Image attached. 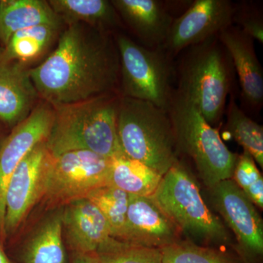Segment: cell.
<instances>
[{
	"label": "cell",
	"instance_id": "6da1fadb",
	"mask_svg": "<svg viewBox=\"0 0 263 263\" xmlns=\"http://www.w3.org/2000/svg\"><path fill=\"white\" fill-rule=\"evenodd\" d=\"M30 76L40 98L53 107L119 93L115 37L88 24H68L54 51Z\"/></svg>",
	"mask_w": 263,
	"mask_h": 263
},
{
	"label": "cell",
	"instance_id": "7a4b0ae2",
	"mask_svg": "<svg viewBox=\"0 0 263 263\" xmlns=\"http://www.w3.org/2000/svg\"><path fill=\"white\" fill-rule=\"evenodd\" d=\"M120 95L112 93L81 103L53 107L46 146L52 155L86 150L113 158L122 154L117 135Z\"/></svg>",
	"mask_w": 263,
	"mask_h": 263
},
{
	"label": "cell",
	"instance_id": "3957f363",
	"mask_svg": "<svg viewBox=\"0 0 263 263\" xmlns=\"http://www.w3.org/2000/svg\"><path fill=\"white\" fill-rule=\"evenodd\" d=\"M178 65L179 94L191 101L211 125L221 122L231 93L234 67L217 36L186 48Z\"/></svg>",
	"mask_w": 263,
	"mask_h": 263
},
{
	"label": "cell",
	"instance_id": "277c9868",
	"mask_svg": "<svg viewBox=\"0 0 263 263\" xmlns=\"http://www.w3.org/2000/svg\"><path fill=\"white\" fill-rule=\"evenodd\" d=\"M186 239L206 247H235L230 230L211 211L196 180L179 161L162 176L152 196Z\"/></svg>",
	"mask_w": 263,
	"mask_h": 263
},
{
	"label": "cell",
	"instance_id": "5b68a950",
	"mask_svg": "<svg viewBox=\"0 0 263 263\" xmlns=\"http://www.w3.org/2000/svg\"><path fill=\"white\" fill-rule=\"evenodd\" d=\"M117 135L124 155L162 176L179 161L168 112L153 104L120 96Z\"/></svg>",
	"mask_w": 263,
	"mask_h": 263
},
{
	"label": "cell",
	"instance_id": "8992f818",
	"mask_svg": "<svg viewBox=\"0 0 263 263\" xmlns=\"http://www.w3.org/2000/svg\"><path fill=\"white\" fill-rule=\"evenodd\" d=\"M167 112L179 155L183 154L193 161L207 188L231 179L238 155L228 148L218 129L197 107L174 90Z\"/></svg>",
	"mask_w": 263,
	"mask_h": 263
},
{
	"label": "cell",
	"instance_id": "52a82bcc",
	"mask_svg": "<svg viewBox=\"0 0 263 263\" xmlns=\"http://www.w3.org/2000/svg\"><path fill=\"white\" fill-rule=\"evenodd\" d=\"M114 37L120 62V96L167 110L175 90L173 59L162 48L146 47L126 34L119 33Z\"/></svg>",
	"mask_w": 263,
	"mask_h": 263
},
{
	"label": "cell",
	"instance_id": "ba28073f",
	"mask_svg": "<svg viewBox=\"0 0 263 263\" xmlns=\"http://www.w3.org/2000/svg\"><path fill=\"white\" fill-rule=\"evenodd\" d=\"M112 158L86 150L53 156L49 152L43 197L52 205L65 206L110 184Z\"/></svg>",
	"mask_w": 263,
	"mask_h": 263
},
{
	"label": "cell",
	"instance_id": "9c48e42d",
	"mask_svg": "<svg viewBox=\"0 0 263 263\" xmlns=\"http://www.w3.org/2000/svg\"><path fill=\"white\" fill-rule=\"evenodd\" d=\"M208 190L214 209L234 235L235 249L243 262L258 260L263 254V221L257 207L233 179Z\"/></svg>",
	"mask_w": 263,
	"mask_h": 263
},
{
	"label": "cell",
	"instance_id": "30bf717a",
	"mask_svg": "<svg viewBox=\"0 0 263 263\" xmlns=\"http://www.w3.org/2000/svg\"><path fill=\"white\" fill-rule=\"evenodd\" d=\"M235 5L230 0H195L174 19L161 48L174 59L186 48L217 36L233 24Z\"/></svg>",
	"mask_w": 263,
	"mask_h": 263
},
{
	"label": "cell",
	"instance_id": "8fae6325",
	"mask_svg": "<svg viewBox=\"0 0 263 263\" xmlns=\"http://www.w3.org/2000/svg\"><path fill=\"white\" fill-rule=\"evenodd\" d=\"M46 141L24 159L10 177L5 200V239L16 233L32 208L43 198L49 152Z\"/></svg>",
	"mask_w": 263,
	"mask_h": 263
},
{
	"label": "cell",
	"instance_id": "7c38bea8",
	"mask_svg": "<svg viewBox=\"0 0 263 263\" xmlns=\"http://www.w3.org/2000/svg\"><path fill=\"white\" fill-rule=\"evenodd\" d=\"M53 120V106L42 101L8 133L0 146V242L5 240V200L10 177L20 162L37 145L46 141Z\"/></svg>",
	"mask_w": 263,
	"mask_h": 263
},
{
	"label": "cell",
	"instance_id": "4fadbf2b",
	"mask_svg": "<svg viewBox=\"0 0 263 263\" xmlns=\"http://www.w3.org/2000/svg\"><path fill=\"white\" fill-rule=\"evenodd\" d=\"M179 228L152 197L131 195L122 241L162 249L182 239Z\"/></svg>",
	"mask_w": 263,
	"mask_h": 263
},
{
	"label": "cell",
	"instance_id": "5bb4252c",
	"mask_svg": "<svg viewBox=\"0 0 263 263\" xmlns=\"http://www.w3.org/2000/svg\"><path fill=\"white\" fill-rule=\"evenodd\" d=\"M233 62L239 81L242 102L252 112H259L263 104V70L254 41L234 24L218 34Z\"/></svg>",
	"mask_w": 263,
	"mask_h": 263
},
{
	"label": "cell",
	"instance_id": "9a60e30c",
	"mask_svg": "<svg viewBox=\"0 0 263 263\" xmlns=\"http://www.w3.org/2000/svg\"><path fill=\"white\" fill-rule=\"evenodd\" d=\"M30 69L0 57V122L10 129L28 117L38 104L40 97Z\"/></svg>",
	"mask_w": 263,
	"mask_h": 263
},
{
	"label": "cell",
	"instance_id": "2e32d148",
	"mask_svg": "<svg viewBox=\"0 0 263 263\" xmlns=\"http://www.w3.org/2000/svg\"><path fill=\"white\" fill-rule=\"evenodd\" d=\"M63 233L75 254H95L109 238L110 226L98 208L87 198L62 208Z\"/></svg>",
	"mask_w": 263,
	"mask_h": 263
},
{
	"label": "cell",
	"instance_id": "e0dca14e",
	"mask_svg": "<svg viewBox=\"0 0 263 263\" xmlns=\"http://www.w3.org/2000/svg\"><path fill=\"white\" fill-rule=\"evenodd\" d=\"M121 20L139 38L143 46L162 47L175 18L159 0H113Z\"/></svg>",
	"mask_w": 263,
	"mask_h": 263
},
{
	"label": "cell",
	"instance_id": "ac0fdd59",
	"mask_svg": "<svg viewBox=\"0 0 263 263\" xmlns=\"http://www.w3.org/2000/svg\"><path fill=\"white\" fill-rule=\"evenodd\" d=\"M62 26L63 22L44 0L0 1V46L22 29L34 26Z\"/></svg>",
	"mask_w": 263,
	"mask_h": 263
},
{
	"label": "cell",
	"instance_id": "d6986e66",
	"mask_svg": "<svg viewBox=\"0 0 263 263\" xmlns=\"http://www.w3.org/2000/svg\"><path fill=\"white\" fill-rule=\"evenodd\" d=\"M52 9L63 24H85L112 33L121 25V18L108 0H49Z\"/></svg>",
	"mask_w": 263,
	"mask_h": 263
},
{
	"label": "cell",
	"instance_id": "ffe728a7",
	"mask_svg": "<svg viewBox=\"0 0 263 263\" xmlns=\"http://www.w3.org/2000/svg\"><path fill=\"white\" fill-rule=\"evenodd\" d=\"M162 176L124 154L112 158L110 184L133 196L152 197Z\"/></svg>",
	"mask_w": 263,
	"mask_h": 263
},
{
	"label": "cell",
	"instance_id": "44dd1931",
	"mask_svg": "<svg viewBox=\"0 0 263 263\" xmlns=\"http://www.w3.org/2000/svg\"><path fill=\"white\" fill-rule=\"evenodd\" d=\"M61 28L62 26L44 24L18 31L0 46V57L27 65L46 53Z\"/></svg>",
	"mask_w": 263,
	"mask_h": 263
},
{
	"label": "cell",
	"instance_id": "7402d4cb",
	"mask_svg": "<svg viewBox=\"0 0 263 263\" xmlns=\"http://www.w3.org/2000/svg\"><path fill=\"white\" fill-rule=\"evenodd\" d=\"M62 208L40 227L26 247L24 263H67L63 240Z\"/></svg>",
	"mask_w": 263,
	"mask_h": 263
},
{
	"label": "cell",
	"instance_id": "603a6c76",
	"mask_svg": "<svg viewBox=\"0 0 263 263\" xmlns=\"http://www.w3.org/2000/svg\"><path fill=\"white\" fill-rule=\"evenodd\" d=\"M226 129L243 151L263 167V127L240 108L232 94L226 109Z\"/></svg>",
	"mask_w": 263,
	"mask_h": 263
},
{
	"label": "cell",
	"instance_id": "cb8c5ba5",
	"mask_svg": "<svg viewBox=\"0 0 263 263\" xmlns=\"http://www.w3.org/2000/svg\"><path fill=\"white\" fill-rule=\"evenodd\" d=\"M131 195L108 184L91 192L86 198L98 208L110 226L111 237L122 240Z\"/></svg>",
	"mask_w": 263,
	"mask_h": 263
},
{
	"label": "cell",
	"instance_id": "d4e9b609",
	"mask_svg": "<svg viewBox=\"0 0 263 263\" xmlns=\"http://www.w3.org/2000/svg\"><path fill=\"white\" fill-rule=\"evenodd\" d=\"M162 263H245L215 247L181 239L161 249Z\"/></svg>",
	"mask_w": 263,
	"mask_h": 263
},
{
	"label": "cell",
	"instance_id": "484cf974",
	"mask_svg": "<svg viewBox=\"0 0 263 263\" xmlns=\"http://www.w3.org/2000/svg\"><path fill=\"white\" fill-rule=\"evenodd\" d=\"M100 263H162L160 249L109 238L95 252Z\"/></svg>",
	"mask_w": 263,
	"mask_h": 263
},
{
	"label": "cell",
	"instance_id": "4316f807",
	"mask_svg": "<svg viewBox=\"0 0 263 263\" xmlns=\"http://www.w3.org/2000/svg\"><path fill=\"white\" fill-rule=\"evenodd\" d=\"M256 207L263 209V178L252 156L243 151L238 156L232 179Z\"/></svg>",
	"mask_w": 263,
	"mask_h": 263
},
{
	"label": "cell",
	"instance_id": "83f0119b",
	"mask_svg": "<svg viewBox=\"0 0 263 263\" xmlns=\"http://www.w3.org/2000/svg\"><path fill=\"white\" fill-rule=\"evenodd\" d=\"M233 24L254 41L262 44L263 18L260 10L249 4L235 5Z\"/></svg>",
	"mask_w": 263,
	"mask_h": 263
},
{
	"label": "cell",
	"instance_id": "f1b7e54d",
	"mask_svg": "<svg viewBox=\"0 0 263 263\" xmlns=\"http://www.w3.org/2000/svg\"><path fill=\"white\" fill-rule=\"evenodd\" d=\"M72 263H100L95 254H75Z\"/></svg>",
	"mask_w": 263,
	"mask_h": 263
},
{
	"label": "cell",
	"instance_id": "f546056e",
	"mask_svg": "<svg viewBox=\"0 0 263 263\" xmlns=\"http://www.w3.org/2000/svg\"><path fill=\"white\" fill-rule=\"evenodd\" d=\"M0 263H13L5 253L4 249L2 247L1 242H0Z\"/></svg>",
	"mask_w": 263,
	"mask_h": 263
},
{
	"label": "cell",
	"instance_id": "4dcf8cb0",
	"mask_svg": "<svg viewBox=\"0 0 263 263\" xmlns=\"http://www.w3.org/2000/svg\"><path fill=\"white\" fill-rule=\"evenodd\" d=\"M5 129H7V127H5L3 123L0 122V146H1L2 143H3V141H4L5 137L8 135L5 134Z\"/></svg>",
	"mask_w": 263,
	"mask_h": 263
}]
</instances>
